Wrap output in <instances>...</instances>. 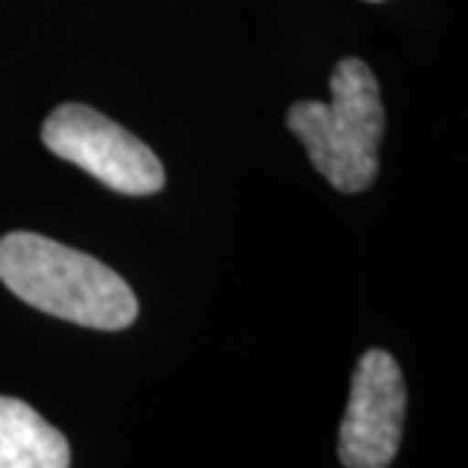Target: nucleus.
Here are the masks:
<instances>
[{
  "mask_svg": "<svg viewBox=\"0 0 468 468\" xmlns=\"http://www.w3.org/2000/svg\"><path fill=\"white\" fill-rule=\"evenodd\" d=\"M43 144L113 192L153 195L165 186V167L153 149L91 107L52 110L43 122Z\"/></svg>",
  "mask_w": 468,
  "mask_h": 468,
  "instance_id": "nucleus-3",
  "label": "nucleus"
},
{
  "mask_svg": "<svg viewBox=\"0 0 468 468\" xmlns=\"http://www.w3.org/2000/svg\"><path fill=\"white\" fill-rule=\"evenodd\" d=\"M0 280L25 304L89 329L119 332L137 320V298L113 268L43 234L0 238Z\"/></svg>",
  "mask_w": 468,
  "mask_h": 468,
  "instance_id": "nucleus-1",
  "label": "nucleus"
},
{
  "mask_svg": "<svg viewBox=\"0 0 468 468\" xmlns=\"http://www.w3.org/2000/svg\"><path fill=\"white\" fill-rule=\"evenodd\" d=\"M332 101H298L286 125L302 140L314 167L338 192H362L378 176L387 119L378 80L359 58H344L329 80Z\"/></svg>",
  "mask_w": 468,
  "mask_h": 468,
  "instance_id": "nucleus-2",
  "label": "nucleus"
},
{
  "mask_svg": "<svg viewBox=\"0 0 468 468\" xmlns=\"http://www.w3.org/2000/svg\"><path fill=\"white\" fill-rule=\"evenodd\" d=\"M0 468H70V444L27 401L0 396Z\"/></svg>",
  "mask_w": 468,
  "mask_h": 468,
  "instance_id": "nucleus-5",
  "label": "nucleus"
},
{
  "mask_svg": "<svg viewBox=\"0 0 468 468\" xmlns=\"http://www.w3.org/2000/svg\"><path fill=\"white\" fill-rule=\"evenodd\" d=\"M408 392L399 362L387 350H368L353 371L338 453L347 468H389L401 444Z\"/></svg>",
  "mask_w": 468,
  "mask_h": 468,
  "instance_id": "nucleus-4",
  "label": "nucleus"
}]
</instances>
